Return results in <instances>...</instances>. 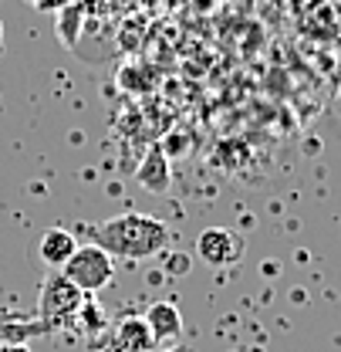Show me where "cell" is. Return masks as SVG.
<instances>
[{
	"label": "cell",
	"mask_w": 341,
	"mask_h": 352,
	"mask_svg": "<svg viewBox=\"0 0 341 352\" xmlns=\"http://www.w3.org/2000/svg\"><path fill=\"white\" fill-rule=\"evenodd\" d=\"M88 234H91V244H98L112 258H126V261H149V258L163 254L169 244L166 220L156 214H142V210H126L119 217L102 220Z\"/></svg>",
	"instance_id": "1"
},
{
	"label": "cell",
	"mask_w": 341,
	"mask_h": 352,
	"mask_svg": "<svg viewBox=\"0 0 341 352\" xmlns=\"http://www.w3.org/2000/svg\"><path fill=\"white\" fill-rule=\"evenodd\" d=\"M85 305V292H78L61 271H47L38 292V315L47 329H64L78 318V308Z\"/></svg>",
	"instance_id": "2"
},
{
	"label": "cell",
	"mask_w": 341,
	"mask_h": 352,
	"mask_svg": "<svg viewBox=\"0 0 341 352\" xmlns=\"http://www.w3.org/2000/svg\"><path fill=\"white\" fill-rule=\"evenodd\" d=\"M61 274L85 295L102 292L105 285H112L115 278V258L108 251H102L98 244H78V251L71 254V261L61 267Z\"/></svg>",
	"instance_id": "3"
},
{
	"label": "cell",
	"mask_w": 341,
	"mask_h": 352,
	"mask_svg": "<svg viewBox=\"0 0 341 352\" xmlns=\"http://www.w3.org/2000/svg\"><path fill=\"white\" fill-rule=\"evenodd\" d=\"M244 254H247V241L230 227H207L196 237V258L210 267H233L244 261Z\"/></svg>",
	"instance_id": "4"
},
{
	"label": "cell",
	"mask_w": 341,
	"mask_h": 352,
	"mask_svg": "<svg viewBox=\"0 0 341 352\" xmlns=\"http://www.w3.org/2000/svg\"><path fill=\"white\" fill-rule=\"evenodd\" d=\"M145 325H149L156 346H172L183 339V315L172 302H152L145 311Z\"/></svg>",
	"instance_id": "5"
},
{
	"label": "cell",
	"mask_w": 341,
	"mask_h": 352,
	"mask_svg": "<svg viewBox=\"0 0 341 352\" xmlns=\"http://www.w3.org/2000/svg\"><path fill=\"white\" fill-rule=\"evenodd\" d=\"M75 251H78V241H75L71 230H64V227H51V230H44L41 234L38 254H41V261L47 264L51 271H61L64 264L71 261Z\"/></svg>",
	"instance_id": "6"
},
{
	"label": "cell",
	"mask_w": 341,
	"mask_h": 352,
	"mask_svg": "<svg viewBox=\"0 0 341 352\" xmlns=\"http://www.w3.org/2000/svg\"><path fill=\"white\" fill-rule=\"evenodd\" d=\"M115 346L122 352H152L156 349V339H152L145 318L128 315V318L119 322V329H115Z\"/></svg>",
	"instance_id": "7"
},
{
	"label": "cell",
	"mask_w": 341,
	"mask_h": 352,
	"mask_svg": "<svg viewBox=\"0 0 341 352\" xmlns=\"http://www.w3.org/2000/svg\"><path fill=\"white\" fill-rule=\"evenodd\" d=\"M139 183L149 190V193H166L169 190V163H166V156H163V149H149V156H145V163L139 166Z\"/></svg>",
	"instance_id": "8"
},
{
	"label": "cell",
	"mask_w": 341,
	"mask_h": 352,
	"mask_svg": "<svg viewBox=\"0 0 341 352\" xmlns=\"http://www.w3.org/2000/svg\"><path fill=\"white\" fill-rule=\"evenodd\" d=\"M58 21H61V41L68 47H75V34H78V21H85V7L75 0L68 3L64 10H58Z\"/></svg>",
	"instance_id": "9"
},
{
	"label": "cell",
	"mask_w": 341,
	"mask_h": 352,
	"mask_svg": "<svg viewBox=\"0 0 341 352\" xmlns=\"http://www.w3.org/2000/svg\"><path fill=\"white\" fill-rule=\"evenodd\" d=\"M78 322H82V329H88V332H95V329L108 325L105 311L98 308V302H91V298H85V305L78 308Z\"/></svg>",
	"instance_id": "10"
},
{
	"label": "cell",
	"mask_w": 341,
	"mask_h": 352,
	"mask_svg": "<svg viewBox=\"0 0 341 352\" xmlns=\"http://www.w3.org/2000/svg\"><path fill=\"white\" fill-rule=\"evenodd\" d=\"M169 274H172V278H183V274H189V254H183V251H172V254H169Z\"/></svg>",
	"instance_id": "11"
},
{
	"label": "cell",
	"mask_w": 341,
	"mask_h": 352,
	"mask_svg": "<svg viewBox=\"0 0 341 352\" xmlns=\"http://www.w3.org/2000/svg\"><path fill=\"white\" fill-rule=\"evenodd\" d=\"M27 3H34L38 10H64V7L75 3V0H27Z\"/></svg>",
	"instance_id": "12"
},
{
	"label": "cell",
	"mask_w": 341,
	"mask_h": 352,
	"mask_svg": "<svg viewBox=\"0 0 341 352\" xmlns=\"http://www.w3.org/2000/svg\"><path fill=\"white\" fill-rule=\"evenodd\" d=\"M0 352H27V346H3Z\"/></svg>",
	"instance_id": "13"
},
{
	"label": "cell",
	"mask_w": 341,
	"mask_h": 352,
	"mask_svg": "<svg viewBox=\"0 0 341 352\" xmlns=\"http://www.w3.org/2000/svg\"><path fill=\"white\" fill-rule=\"evenodd\" d=\"M166 352H189V349H183V346H172V349H166Z\"/></svg>",
	"instance_id": "14"
},
{
	"label": "cell",
	"mask_w": 341,
	"mask_h": 352,
	"mask_svg": "<svg viewBox=\"0 0 341 352\" xmlns=\"http://www.w3.org/2000/svg\"><path fill=\"white\" fill-rule=\"evenodd\" d=\"M0 44H3V21H0Z\"/></svg>",
	"instance_id": "15"
}]
</instances>
